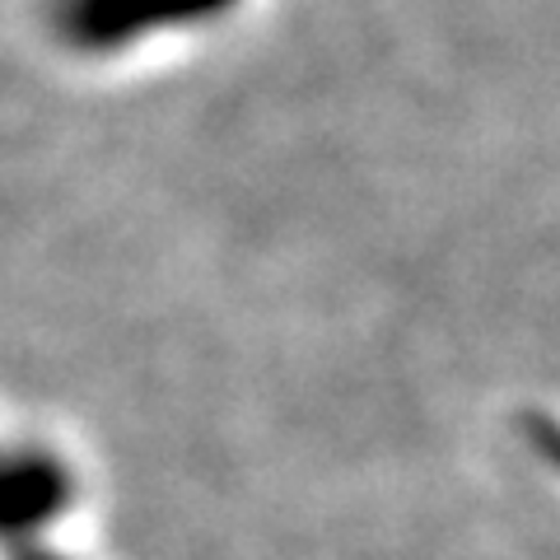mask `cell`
<instances>
[{"label":"cell","instance_id":"obj_1","mask_svg":"<svg viewBox=\"0 0 560 560\" xmlns=\"http://www.w3.org/2000/svg\"><path fill=\"white\" fill-rule=\"evenodd\" d=\"M230 0H57L51 24L70 47L108 51L131 43L136 33H154L168 24H191L224 10Z\"/></svg>","mask_w":560,"mask_h":560},{"label":"cell","instance_id":"obj_2","mask_svg":"<svg viewBox=\"0 0 560 560\" xmlns=\"http://www.w3.org/2000/svg\"><path fill=\"white\" fill-rule=\"evenodd\" d=\"M70 504V471L38 448H0V537L38 533Z\"/></svg>","mask_w":560,"mask_h":560},{"label":"cell","instance_id":"obj_3","mask_svg":"<svg viewBox=\"0 0 560 560\" xmlns=\"http://www.w3.org/2000/svg\"><path fill=\"white\" fill-rule=\"evenodd\" d=\"M533 440H537L541 458H551L560 467V425H556V420H533Z\"/></svg>","mask_w":560,"mask_h":560}]
</instances>
